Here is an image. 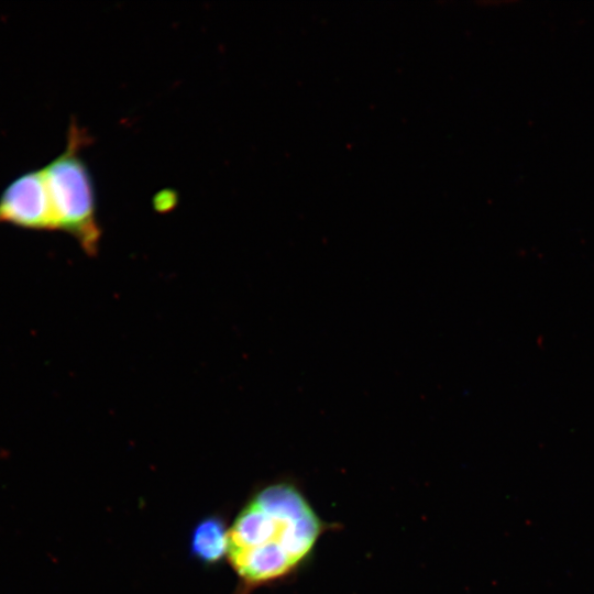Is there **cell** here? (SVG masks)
<instances>
[{"label":"cell","mask_w":594,"mask_h":594,"mask_svg":"<svg viewBox=\"0 0 594 594\" xmlns=\"http://www.w3.org/2000/svg\"><path fill=\"white\" fill-rule=\"evenodd\" d=\"M330 528L293 482L254 493L228 529V560L246 587L293 575L308 563Z\"/></svg>","instance_id":"cell-1"},{"label":"cell","mask_w":594,"mask_h":594,"mask_svg":"<svg viewBox=\"0 0 594 594\" xmlns=\"http://www.w3.org/2000/svg\"><path fill=\"white\" fill-rule=\"evenodd\" d=\"M86 133L72 123L65 150L43 167L57 230L74 237L84 251L95 254L100 240L96 194L88 166L80 156Z\"/></svg>","instance_id":"cell-2"},{"label":"cell","mask_w":594,"mask_h":594,"mask_svg":"<svg viewBox=\"0 0 594 594\" xmlns=\"http://www.w3.org/2000/svg\"><path fill=\"white\" fill-rule=\"evenodd\" d=\"M0 223L34 231L57 230L43 168L21 174L4 188L0 195Z\"/></svg>","instance_id":"cell-3"},{"label":"cell","mask_w":594,"mask_h":594,"mask_svg":"<svg viewBox=\"0 0 594 594\" xmlns=\"http://www.w3.org/2000/svg\"><path fill=\"white\" fill-rule=\"evenodd\" d=\"M228 551V529L223 520L212 516L200 520L190 539V552L199 562L213 564Z\"/></svg>","instance_id":"cell-4"}]
</instances>
